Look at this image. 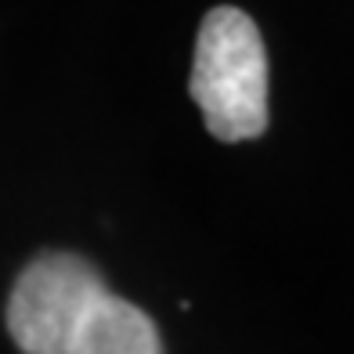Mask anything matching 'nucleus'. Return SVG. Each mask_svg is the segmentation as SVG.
Wrapping results in <instances>:
<instances>
[{
    "instance_id": "obj_1",
    "label": "nucleus",
    "mask_w": 354,
    "mask_h": 354,
    "mask_svg": "<svg viewBox=\"0 0 354 354\" xmlns=\"http://www.w3.org/2000/svg\"><path fill=\"white\" fill-rule=\"evenodd\" d=\"M188 91L217 141H250L268 127V55L261 29L239 8L203 19Z\"/></svg>"
},
{
    "instance_id": "obj_2",
    "label": "nucleus",
    "mask_w": 354,
    "mask_h": 354,
    "mask_svg": "<svg viewBox=\"0 0 354 354\" xmlns=\"http://www.w3.org/2000/svg\"><path fill=\"white\" fill-rule=\"evenodd\" d=\"M109 293L102 275L76 253H44L8 300V333L26 354H73L94 304Z\"/></svg>"
},
{
    "instance_id": "obj_3",
    "label": "nucleus",
    "mask_w": 354,
    "mask_h": 354,
    "mask_svg": "<svg viewBox=\"0 0 354 354\" xmlns=\"http://www.w3.org/2000/svg\"><path fill=\"white\" fill-rule=\"evenodd\" d=\"M73 354H163V340L141 308L105 293L87 315Z\"/></svg>"
}]
</instances>
